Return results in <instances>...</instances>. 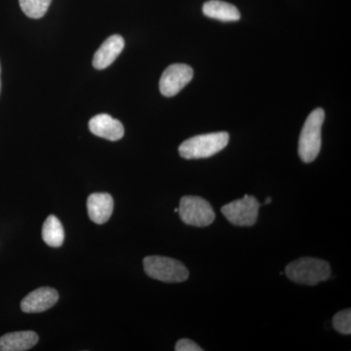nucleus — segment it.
<instances>
[{
  "label": "nucleus",
  "mask_w": 351,
  "mask_h": 351,
  "mask_svg": "<svg viewBox=\"0 0 351 351\" xmlns=\"http://www.w3.org/2000/svg\"><path fill=\"white\" fill-rule=\"evenodd\" d=\"M228 141L230 135L226 132L195 136L182 143L179 154L184 159L208 158L223 151Z\"/></svg>",
  "instance_id": "nucleus-2"
},
{
  "label": "nucleus",
  "mask_w": 351,
  "mask_h": 351,
  "mask_svg": "<svg viewBox=\"0 0 351 351\" xmlns=\"http://www.w3.org/2000/svg\"><path fill=\"white\" fill-rule=\"evenodd\" d=\"M43 239L51 247H61L64 243V230L61 221L54 215H50L43 226Z\"/></svg>",
  "instance_id": "nucleus-14"
},
{
  "label": "nucleus",
  "mask_w": 351,
  "mask_h": 351,
  "mask_svg": "<svg viewBox=\"0 0 351 351\" xmlns=\"http://www.w3.org/2000/svg\"><path fill=\"white\" fill-rule=\"evenodd\" d=\"M178 213L186 225L198 228L211 225L216 218L210 203L198 196H184L180 201Z\"/></svg>",
  "instance_id": "nucleus-5"
},
{
  "label": "nucleus",
  "mask_w": 351,
  "mask_h": 351,
  "mask_svg": "<svg viewBox=\"0 0 351 351\" xmlns=\"http://www.w3.org/2000/svg\"><path fill=\"white\" fill-rule=\"evenodd\" d=\"M261 204L254 196L245 195L221 207V213L230 223L239 226H254L257 221Z\"/></svg>",
  "instance_id": "nucleus-6"
},
{
  "label": "nucleus",
  "mask_w": 351,
  "mask_h": 351,
  "mask_svg": "<svg viewBox=\"0 0 351 351\" xmlns=\"http://www.w3.org/2000/svg\"><path fill=\"white\" fill-rule=\"evenodd\" d=\"M59 300L55 289L41 287L29 293L21 302V308L25 313H40L54 306Z\"/></svg>",
  "instance_id": "nucleus-8"
},
{
  "label": "nucleus",
  "mask_w": 351,
  "mask_h": 351,
  "mask_svg": "<svg viewBox=\"0 0 351 351\" xmlns=\"http://www.w3.org/2000/svg\"><path fill=\"white\" fill-rule=\"evenodd\" d=\"M175 350L177 351H202L199 346L196 345L195 341L189 339H182L176 343Z\"/></svg>",
  "instance_id": "nucleus-17"
},
{
  "label": "nucleus",
  "mask_w": 351,
  "mask_h": 351,
  "mask_svg": "<svg viewBox=\"0 0 351 351\" xmlns=\"http://www.w3.org/2000/svg\"><path fill=\"white\" fill-rule=\"evenodd\" d=\"M0 92H1V64H0Z\"/></svg>",
  "instance_id": "nucleus-19"
},
{
  "label": "nucleus",
  "mask_w": 351,
  "mask_h": 351,
  "mask_svg": "<svg viewBox=\"0 0 351 351\" xmlns=\"http://www.w3.org/2000/svg\"><path fill=\"white\" fill-rule=\"evenodd\" d=\"M325 112L316 108L307 117L299 140V156L304 163L315 160L321 149V131L324 123Z\"/></svg>",
  "instance_id": "nucleus-3"
},
{
  "label": "nucleus",
  "mask_w": 351,
  "mask_h": 351,
  "mask_svg": "<svg viewBox=\"0 0 351 351\" xmlns=\"http://www.w3.org/2000/svg\"><path fill=\"white\" fill-rule=\"evenodd\" d=\"M38 343V336L32 331L9 332L0 338V351H25Z\"/></svg>",
  "instance_id": "nucleus-12"
},
{
  "label": "nucleus",
  "mask_w": 351,
  "mask_h": 351,
  "mask_svg": "<svg viewBox=\"0 0 351 351\" xmlns=\"http://www.w3.org/2000/svg\"><path fill=\"white\" fill-rule=\"evenodd\" d=\"M145 274L151 278L166 283H181L189 278V270L175 258L149 256L145 258Z\"/></svg>",
  "instance_id": "nucleus-4"
},
{
  "label": "nucleus",
  "mask_w": 351,
  "mask_h": 351,
  "mask_svg": "<svg viewBox=\"0 0 351 351\" xmlns=\"http://www.w3.org/2000/svg\"><path fill=\"white\" fill-rule=\"evenodd\" d=\"M271 198L267 197V199H265V202H263V204H269V203H271Z\"/></svg>",
  "instance_id": "nucleus-18"
},
{
  "label": "nucleus",
  "mask_w": 351,
  "mask_h": 351,
  "mask_svg": "<svg viewBox=\"0 0 351 351\" xmlns=\"http://www.w3.org/2000/svg\"><path fill=\"white\" fill-rule=\"evenodd\" d=\"M23 12L32 19H40L49 8L52 0H19Z\"/></svg>",
  "instance_id": "nucleus-15"
},
{
  "label": "nucleus",
  "mask_w": 351,
  "mask_h": 351,
  "mask_svg": "<svg viewBox=\"0 0 351 351\" xmlns=\"http://www.w3.org/2000/svg\"><path fill=\"white\" fill-rule=\"evenodd\" d=\"M193 77V69L188 64H171L164 71L159 82V89L165 97L176 96Z\"/></svg>",
  "instance_id": "nucleus-7"
},
{
  "label": "nucleus",
  "mask_w": 351,
  "mask_h": 351,
  "mask_svg": "<svg viewBox=\"0 0 351 351\" xmlns=\"http://www.w3.org/2000/svg\"><path fill=\"white\" fill-rule=\"evenodd\" d=\"M202 11L208 18L223 21V22H237L241 17L237 7L221 0L207 1L203 5Z\"/></svg>",
  "instance_id": "nucleus-13"
},
{
  "label": "nucleus",
  "mask_w": 351,
  "mask_h": 351,
  "mask_svg": "<svg viewBox=\"0 0 351 351\" xmlns=\"http://www.w3.org/2000/svg\"><path fill=\"white\" fill-rule=\"evenodd\" d=\"M332 326L337 332L343 335L351 334V311L345 309L334 316Z\"/></svg>",
  "instance_id": "nucleus-16"
},
{
  "label": "nucleus",
  "mask_w": 351,
  "mask_h": 351,
  "mask_svg": "<svg viewBox=\"0 0 351 351\" xmlns=\"http://www.w3.org/2000/svg\"><path fill=\"white\" fill-rule=\"evenodd\" d=\"M285 274L293 282L314 286L330 278L331 267L320 258H301L289 263Z\"/></svg>",
  "instance_id": "nucleus-1"
},
{
  "label": "nucleus",
  "mask_w": 351,
  "mask_h": 351,
  "mask_svg": "<svg viewBox=\"0 0 351 351\" xmlns=\"http://www.w3.org/2000/svg\"><path fill=\"white\" fill-rule=\"evenodd\" d=\"M175 212L176 213H178V212H179V208H176Z\"/></svg>",
  "instance_id": "nucleus-20"
},
{
  "label": "nucleus",
  "mask_w": 351,
  "mask_h": 351,
  "mask_svg": "<svg viewBox=\"0 0 351 351\" xmlns=\"http://www.w3.org/2000/svg\"><path fill=\"white\" fill-rule=\"evenodd\" d=\"M87 211L90 219L98 225L107 223L113 212V199L108 193H93L87 199Z\"/></svg>",
  "instance_id": "nucleus-11"
},
{
  "label": "nucleus",
  "mask_w": 351,
  "mask_h": 351,
  "mask_svg": "<svg viewBox=\"0 0 351 351\" xmlns=\"http://www.w3.org/2000/svg\"><path fill=\"white\" fill-rule=\"evenodd\" d=\"M125 46V41L119 34L110 36L104 41L98 51L95 53L93 66L96 69H107L115 61Z\"/></svg>",
  "instance_id": "nucleus-10"
},
{
  "label": "nucleus",
  "mask_w": 351,
  "mask_h": 351,
  "mask_svg": "<svg viewBox=\"0 0 351 351\" xmlns=\"http://www.w3.org/2000/svg\"><path fill=\"white\" fill-rule=\"evenodd\" d=\"M89 129L97 137L108 141H119L124 136V127L119 120L106 113L96 115L89 121Z\"/></svg>",
  "instance_id": "nucleus-9"
}]
</instances>
